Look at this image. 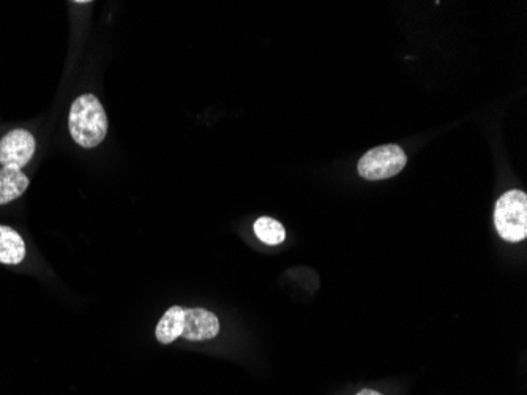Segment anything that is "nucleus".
<instances>
[{
	"label": "nucleus",
	"mask_w": 527,
	"mask_h": 395,
	"mask_svg": "<svg viewBox=\"0 0 527 395\" xmlns=\"http://www.w3.org/2000/svg\"><path fill=\"white\" fill-rule=\"evenodd\" d=\"M68 128L73 141L84 149L100 146L108 135V116L95 95L76 98L68 114Z\"/></svg>",
	"instance_id": "obj_1"
},
{
	"label": "nucleus",
	"mask_w": 527,
	"mask_h": 395,
	"mask_svg": "<svg viewBox=\"0 0 527 395\" xmlns=\"http://www.w3.org/2000/svg\"><path fill=\"white\" fill-rule=\"evenodd\" d=\"M494 226L507 242H521L527 237V196L510 190L499 198L494 209Z\"/></svg>",
	"instance_id": "obj_2"
},
{
	"label": "nucleus",
	"mask_w": 527,
	"mask_h": 395,
	"mask_svg": "<svg viewBox=\"0 0 527 395\" xmlns=\"http://www.w3.org/2000/svg\"><path fill=\"white\" fill-rule=\"evenodd\" d=\"M408 157L397 144L376 147L360 158L359 173L368 181H382L389 179L404 170Z\"/></svg>",
	"instance_id": "obj_3"
},
{
	"label": "nucleus",
	"mask_w": 527,
	"mask_h": 395,
	"mask_svg": "<svg viewBox=\"0 0 527 395\" xmlns=\"http://www.w3.org/2000/svg\"><path fill=\"white\" fill-rule=\"evenodd\" d=\"M37 151L35 136L26 128H15L0 140V165L2 168L23 170Z\"/></svg>",
	"instance_id": "obj_4"
},
{
	"label": "nucleus",
	"mask_w": 527,
	"mask_h": 395,
	"mask_svg": "<svg viewBox=\"0 0 527 395\" xmlns=\"http://www.w3.org/2000/svg\"><path fill=\"white\" fill-rule=\"evenodd\" d=\"M220 332V321L206 309H184L182 337L191 342L215 339Z\"/></svg>",
	"instance_id": "obj_5"
},
{
	"label": "nucleus",
	"mask_w": 527,
	"mask_h": 395,
	"mask_svg": "<svg viewBox=\"0 0 527 395\" xmlns=\"http://www.w3.org/2000/svg\"><path fill=\"white\" fill-rule=\"evenodd\" d=\"M26 258V242L18 231L0 225V263L16 266Z\"/></svg>",
	"instance_id": "obj_6"
},
{
	"label": "nucleus",
	"mask_w": 527,
	"mask_h": 395,
	"mask_svg": "<svg viewBox=\"0 0 527 395\" xmlns=\"http://www.w3.org/2000/svg\"><path fill=\"white\" fill-rule=\"evenodd\" d=\"M29 177L21 170L2 168L0 170V206L13 203L29 189Z\"/></svg>",
	"instance_id": "obj_7"
},
{
	"label": "nucleus",
	"mask_w": 527,
	"mask_h": 395,
	"mask_svg": "<svg viewBox=\"0 0 527 395\" xmlns=\"http://www.w3.org/2000/svg\"><path fill=\"white\" fill-rule=\"evenodd\" d=\"M182 331H184V309L176 305L161 316L157 329H155V337L163 345H169L177 337H182Z\"/></svg>",
	"instance_id": "obj_8"
},
{
	"label": "nucleus",
	"mask_w": 527,
	"mask_h": 395,
	"mask_svg": "<svg viewBox=\"0 0 527 395\" xmlns=\"http://www.w3.org/2000/svg\"><path fill=\"white\" fill-rule=\"evenodd\" d=\"M253 228H255L256 237L264 244L280 245L281 242H285V226L281 225L278 220L261 217V219L256 220Z\"/></svg>",
	"instance_id": "obj_9"
},
{
	"label": "nucleus",
	"mask_w": 527,
	"mask_h": 395,
	"mask_svg": "<svg viewBox=\"0 0 527 395\" xmlns=\"http://www.w3.org/2000/svg\"><path fill=\"white\" fill-rule=\"evenodd\" d=\"M357 395H382L381 392L373 391V389H363Z\"/></svg>",
	"instance_id": "obj_10"
}]
</instances>
